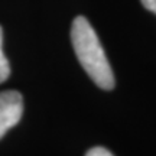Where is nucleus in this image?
Returning <instances> with one entry per match:
<instances>
[{
	"label": "nucleus",
	"instance_id": "obj_2",
	"mask_svg": "<svg viewBox=\"0 0 156 156\" xmlns=\"http://www.w3.org/2000/svg\"><path fill=\"white\" fill-rule=\"evenodd\" d=\"M23 114V98L17 91L0 93V139L7 130L16 126Z\"/></svg>",
	"mask_w": 156,
	"mask_h": 156
},
{
	"label": "nucleus",
	"instance_id": "obj_1",
	"mask_svg": "<svg viewBox=\"0 0 156 156\" xmlns=\"http://www.w3.org/2000/svg\"><path fill=\"white\" fill-rule=\"evenodd\" d=\"M71 41L81 67L100 88L114 87V74L107 59L106 52L93 26L84 16L74 19L71 26Z\"/></svg>",
	"mask_w": 156,
	"mask_h": 156
},
{
	"label": "nucleus",
	"instance_id": "obj_4",
	"mask_svg": "<svg viewBox=\"0 0 156 156\" xmlns=\"http://www.w3.org/2000/svg\"><path fill=\"white\" fill-rule=\"evenodd\" d=\"M85 156H113V153L110 151H107L106 147H100V146H97V147L90 149Z\"/></svg>",
	"mask_w": 156,
	"mask_h": 156
},
{
	"label": "nucleus",
	"instance_id": "obj_5",
	"mask_svg": "<svg viewBox=\"0 0 156 156\" xmlns=\"http://www.w3.org/2000/svg\"><path fill=\"white\" fill-rule=\"evenodd\" d=\"M140 2L147 10H151L152 13L156 15V0H140Z\"/></svg>",
	"mask_w": 156,
	"mask_h": 156
},
{
	"label": "nucleus",
	"instance_id": "obj_3",
	"mask_svg": "<svg viewBox=\"0 0 156 156\" xmlns=\"http://www.w3.org/2000/svg\"><path fill=\"white\" fill-rule=\"evenodd\" d=\"M9 75H10V65L3 54V30L0 26V84L5 83L9 78Z\"/></svg>",
	"mask_w": 156,
	"mask_h": 156
}]
</instances>
